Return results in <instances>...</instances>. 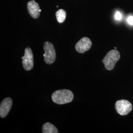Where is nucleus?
Here are the masks:
<instances>
[{"instance_id":"f8f14e48","label":"nucleus","mask_w":133,"mask_h":133,"mask_svg":"<svg viewBox=\"0 0 133 133\" xmlns=\"http://www.w3.org/2000/svg\"><path fill=\"white\" fill-rule=\"evenodd\" d=\"M127 22L130 25H133V16H129L127 18Z\"/></svg>"},{"instance_id":"1a4fd4ad","label":"nucleus","mask_w":133,"mask_h":133,"mask_svg":"<svg viewBox=\"0 0 133 133\" xmlns=\"http://www.w3.org/2000/svg\"><path fill=\"white\" fill-rule=\"evenodd\" d=\"M43 133H58L59 132L55 126L50 123H45L43 126Z\"/></svg>"},{"instance_id":"39448f33","label":"nucleus","mask_w":133,"mask_h":133,"mask_svg":"<svg viewBox=\"0 0 133 133\" xmlns=\"http://www.w3.org/2000/svg\"><path fill=\"white\" fill-rule=\"evenodd\" d=\"M22 64L26 71H30L34 66L33 54L31 49L26 48L25 50L24 55L22 57Z\"/></svg>"},{"instance_id":"f257e3e1","label":"nucleus","mask_w":133,"mask_h":133,"mask_svg":"<svg viewBox=\"0 0 133 133\" xmlns=\"http://www.w3.org/2000/svg\"><path fill=\"white\" fill-rule=\"evenodd\" d=\"M74 99V94L71 91L63 89L53 92L52 100L55 103L59 105H63L71 102Z\"/></svg>"},{"instance_id":"9d476101","label":"nucleus","mask_w":133,"mask_h":133,"mask_svg":"<svg viewBox=\"0 0 133 133\" xmlns=\"http://www.w3.org/2000/svg\"><path fill=\"white\" fill-rule=\"evenodd\" d=\"M56 17L57 21L59 23H62L66 18V12L64 10H59L56 12Z\"/></svg>"},{"instance_id":"0eeeda50","label":"nucleus","mask_w":133,"mask_h":133,"mask_svg":"<svg viewBox=\"0 0 133 133\" xmlns=\"http://www.w3.org/2000/svg\"><path fill=\"white\" fill-rule=\"evenodd\" d=\"M27 8L29 14L33 18L35 19L38 18L42 10L40 9L39 6L37 3L34 0L29 1L27 4Z\"/></svg>"},{"instance_id":"7ed1b4c3","label":"nucleus","mask_w":133,"mask_h":133,"mask_svg":"<svg viewBox=\"0 0 133 133\" xmlns=\"http://www.w3.org/2000/svg\"><path fill=\"white\" fill-rule=\"evenodd\" d=\"M44 53L43 56L44 61L48 64H52L56 59V51L52 44L49 42H46L44 43Z\"/></svg>"},{"instance_id":"20e7f679","label":"nucleus","mask_w":133,"mask_h":133,"mask_svg":"<svg viewBox=\"0 0 133 133\" xmlns=\"http://www.w3.org/2000/svg\"><path fill=\"white\" fill-rule=\"evenodd\" d=\"M115 109L118 114L121 115L128 114L132 109V105L127 100L117 101L115 103Z\"/></svg>"},{"instance_id":"423d86ee","label":"nucleus","mask_w":133,"mask_h":133,"mask_svg":"<svg viewBox=\"0 0 133 133\" xmlns=\"http://www.w3.org/2000/svg\"><path fill=\"white\" fill-rule=\"evenodd\" d=\"M92 42L88 38L84 37L80 39L76 45V49L78 52L83 53L90 49Z\"/></svg>"},{"instance_id":"6e6552de","label":"nucleus","mask_w":133,"mask_h":133,"mask_svg":"<svg viewBox=\"0 0 133 133\" xmlns=\"http://www.w3.org/2000/svg\"><path fill=\"white\" fill-rule=\"evenodd\" d=\"M12 101L11 98H7L3 100L0 105V116L2 118L5 117L11 109Z\"/></svg>"},{"instance_id":"9b49d317","label":"nucleus","mask_w":133,"mask_h":133,"mask_svg":"<svg viewBox=\"0 0 133 133\" xmlns=\"http://www.w3.org/2000/svg\"><path fill=\"white\" fill-rule=\"evenodd\" d=\"M115 18L116 20H120L122 18V14L119 11H116L115 14Z\"/></svg>"},{"instance_id":"f03ea898","label":"nucleus","mask_w":133,"mask_h":133,"mask_svg":"<svg viewBox=\"0 0 133 133\" xmlns=\"http://www.w3.org/2000/svg\"><path fill=\"white\" fill-rule=\"evenodd\" d=\"M120 57L119 52L116 50H111L108 53L102 61L105 69L109 71L112 70L116 62L119 60Z\"/></svg>"}]
</instances>
